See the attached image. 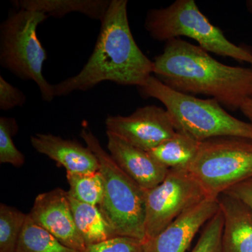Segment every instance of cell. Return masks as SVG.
<instances>
[{"instance_id": "cell-13", "label": "cell", "mask_w": 252, "mask_h": 252, "mask_svg": "<svg viewBox=\"0 0 252 252\" xmlns=\"http://www.w3.org/2000/svg\"><path fill=\"white\" fill-rule=\"evenodd\" d=\"M31 142L36 152L57 162L72 173H93L99 170V162L88 147L52 134L36 133L31 136Z\"/></svg>"}, {"instance_id": "cell-6", "label": "cell", "mask_w": 252, "mask_h": 252, "mask_svg": "<svg viewBox=\"0 0 252 252\" xmlns=\"http://www.w3.org/2000/svg\"><path fill=\"white\" fill-rule=\"evenodd\" d=\"M49 18L39 11L18 9L0 25V64L23 80L35 83L41 99L51 102L54 86L43 74L47 59L45 49L38 38V26Z\"/></svg>"}, {"instance_id": "cell-3", "label": "cell", "mask_w": 252, "mask_h": 252, "mask_svg": "<svg viewBox=\"0 0 252 252\" xmlns=\"http://www.w3.org/2000/svg\"><path fill=\"white\" fill-rule=\"evenodd\" d=\"M139 89L143 95L163 104L177 131L199 142L220 137L252 140V124L230 115L215 99L198 98L173 90L154 75Z\"/></svg>"}, {"instance_id": "cell-27", "label": "cell", "mask_w": 252, "mask_h": 252, "mask_svg": "<svg viewBox=\"0 0 252 252\" xmlns=\"http://www.w3.org/2000/svg\"><path fill=\"white\" fill-rule=\"evenodd\" d=\"M246 6L248 11L252 14V0H248L246 1Z\"/></svg>"}, {"instance_id": "cell-4", "label": "cell", "mask_w": 252, "mask_h": 252, "mask_svg": "<svg viewBox=\"0 0 252 252\" xmlns=\"http://www.w3.org/2000/svg\"><path fill=\"white\" fill-rule=\"evenodd\" d=\"M81 138L97 157L104 182V196L99 205L117 236L145 240V190L129 177L107 153L87 125Z\"/></svg>"}, {"instance_id": "cell-7", "label": "cell", "mask_w": 252, "mask_h": 252, "mask_svg": "<svg viewBox=\"0 0 252 252\" xmlns=\"http://www.w3.org/2000/svg\"><path fill=\"white\" fill-rule=\"evenodd\" d=\"M210 198L252 177V140L220 137L200 142L188 167Z\"/></svg>"}, {"instance_id": "cell-18", "label": "cell", "mask_w": 252, "mask_h": 252, "mask_svg": "<svg viewBox=\"0 0 252 252\" xmlns=\"http://www.w3.org/2000/svg\"><path fill=\"white\" fill-rule=\"evenodd\" d=\"M16 252H80L63 245L28 215Z\"/></svg>"}, {"instance_id": "cell-2", "label": "cell", "mask_w": 252, "mask_h": 252, "mask_svg": "<svg viewBox=\"0 0 252 252\" xmlns=\"http://www.w3.org/2000/svg\"><path fill=\"white\" fill-rule=\"evenodd\" d=\"M153 61L134 39L127 0H111L94 51L80 72L54 84L55 96L86 91L104 81L140 88L153 75Z\"/></svg>"}, {"instance_id": "cell-25", "label": "cell", "mask_w": 252, "mask_h": 252, "mask_svg": "<svg viewBox=\"0 0 252 252\" xmlns=\"http://www.w3.org/2000/svg\"><path fill=\"white\" fill-rule=\"evenodd\" d=\"M224 193L238 199L252 210V177L235 185Z\"/></svg>"}, {"instance_id": "cell-8", "label": "cell", "mask_w": 252, "mask_h": 252, "mask_svg": "<svg viewBox=\"0 0 252 252\" xmlns=\"http://www.w3.org/2000/svg\"><path fill=\"white\" fill-rule=\"evenodd\" d=\"M210 198L187 168L170 169L158 185L145 190V240L155 237L189 209Z\"/></svg>"}, {"instance_id": "cell-21", "label": "cell", "mask_w": 252, "mask_h": 252, "mask_svg": "<svg viewBox=\"0 0 252 252\" xmlns=\"http://www.w3.org/2000/svg\"><path fill=\"white\" fill-rule=\"evenodd\" d=\"M18 126L14 118H0V162L15 167L25 163L24 155L17 148L12 137L18 132Z\"/></svg>"}, {"instance_id": "cell-19", "label": "cell", "mask_w": 252, "mask_h": 252, "mask_svg": "<svg viewBox=\"0 0 252 252\" xmlns=\"http://www.w3.org/2000/svg\"><path fill=\"white\" fill-rule=\"evenodd\" d=\"M68 195L81 203L99 207L104 196V182L99 170L93 173L67 172Z\"/></svg>"}, {"instance_id": "cell-5", "label": "cell", "mask_w": 252, "mask_h": 252, "mask_svg": "<svg viewBox=\"0 0 252 252\" xmlns=\"http://www.w3.org/2000/svg\"><path fill=\"white\" fill-rule=\"evenodd\" d=\"M144 26L155 40L166 42L186 36L198 42L207 52L252 64V51L228 40L194 0H176L166 7L149 10Z\"/></svg>"}, {"instance_id": "cell-12", "label": "cell", "mask_w": 252, "mask_h": 252, "mask_svg": "<svg viewBox=\"0 0 252 252\" xmlns=\"http://www.w3.org/2000/svg\"><path fill=\"white\" fill-rule=\"evenodd\" d=\"M107 149L114 161L144 190L154 188L165 178L170 169L159 163L148 152L107 131Z\"/></svg>"}, {"instance_id": "cell-1", "label": "cell", "mask_w": 252, "mask_h": 252, "mask_svg": "<svg viewBox=\"0 0 252 252\" xmlns=\"http://www.w3.org/2000/svg\"><path fill=\"white\" fill-rule=\"evenodd\" d=\"M153 63L154 77L179 92L210 96L230 110L252 98V67L223 64L180 38L166 41Z\"/></svg>"}, {"instance_id": "cell-24", "label": "cell", "mask_w": 252, "mask_h": 252, "mask_svg": "<svg viewBox=\"0 0 252 252\" xmlns=\"http://www.w3.org/2000/svg\"><path fill=\"white\" fill-rule=\"evenodd\" d=\"M27 97L23 91L0 76V109L9 111L26 104Z\"/></svg>"}, {"instance_id": "cell-22", "label": "cell", "mask_w": 252, "mask_h": 252, "mask_svg": "<svg viewBox=\"0 0 252 252\" xmlns=\"http://www.w3.org/2000/svg\"><path fill=\"white\" fill-rule=\"evenodd\" d=\"M223 218L220 210L205 225L191 252H223L222 233Z\"/></svg>"}, {"instance_id": "cell-20", "label": "cell", "mask_w": 252, "mask_h": 252, "mask_svg": "<svg viewBox=\"0 0 252 252\" xmlns=\"http://www.w3.org/2000/svg\"><path fill=\"white\" fill-rule=\"evenodd\" d=\"M27 216L14 207L0 205V252H16Z\"/></svg>"}, {"instance_id": "cell-9", "label": "cell", "mask_w": 252, "mask_h": 252, "mask_svg": "<svg viewBox=\"0 0 252 252\" xmlns=\"http://www.w3.org/2000/svg\"><path fill=\"white\" fill-rule=\"evenodd\" d=\"M105 126L107 132L146 152L155 148L177 132L167 109L156 105L140 107L126 117L109 115Z\"/></svg>"}, {"instance_id": "cell-11", "label": "cell", "mask_w": 252, "mask_h": 252, "mask_svg": "<svg viewBox=\"0 0 252 252\" xmlns=\"http://www.w3.org/2000/svg\"><path fill=\"white\" fill-rule=\"evenodd\" d=\"M220 210L217 198H207L176 219L154 238L143 242L144 252H186L200 228Z\"/></svg>"}, {"instance_id": "cell-10", "label": "cell", "mask_w": 252, "mask_h": 252, "mask_svg": "<svg viewBox=\"0 0 252 252\" xmlns=\"http://www.w3.org/2000/svg\"><path fill=\"white\" fill-rule=\"evenodd\" d=\"M29 216L68 248L82 252L86 248L73 216L67 191L57 188L36 197Z\"/></svg>"}, {"instance_id": "cell-15", "label": "cell", "mask_w": 252, "mask_h": 252, "mask_svg": "<svg viewBox=\"0 0 252 252\" xmlns=\"http://www.w3.org/2000/svg\"><path fill=\"white\" fill-rule=\"evenodd\" d=\"M11 2L18 9L39 11L49 17L61 18L77 12L101 23L111 0H15Z\"/></svg>"}, {"instance_id": "cell-17", "label": "cell", "mask_w": 252, "mask_h": 252, "mask_svg": "<svg viewBox=\"0 0 252 252\" xmlns=\"http://www.w3.org/2000/svg\"><path fill=\"white\" fill-rule=\"evenodd\" d=\"M200 142L184 132H177L149 151L159 163L168 169L187 168L196 155Z\"/></svg>"}, {"instance_id": "cell-14", "label": "cell", "mask_w": 252, "mask_h": 252, "mask_svg": "<svg viewBox=\"0 0 252 252\" xmlns=\"http://www.w3.org/2000/svg\"><path fill=\"white\" fill-rule=\"evenodd\" d=\"M223 218V252H252V210L238 199L223 193L217 197Z\"/></svg>"}, {"instance_id": "cell-23", "label": "cell", "mask_w": 252, "mask_h": 252, "mask_svg": "<svg viewBox=\"0 0 252 252\" xmlns=\"http://www.w3.org/2000/svg\"><path fill=\"white\" fill-rule=\"evenodd\" d=\"M81 252H144L143 242L127 236H117L94 245Z\"/></svg>"}, {"instance_id": "cell-26", "label": "cell", "mask_w": 252, "mask_h": 252, "mask_svg": "<svg viewBox=\"0 0 252 252\" xmlns=\"http://www.w3.org/2000/svg\"><path fill=\"white\" fill-rule=\"evenodd\" d=\"M240 110L243 112L244 115L248 118L249 120L250 121V123L252 124V98L245 100L242 107H240Z\"/></svg>"}, {"instance_id": "cell-16", "label": "cell", "mask_w": 252, "mask_h": 252, "mask_svg": "<svg viewBox=\"0 0 252 252\" xmlns=\"http://www.w3.org/2000/svg\"><path fill=\"white\" fill-rule=\"evenodd\" d=\"M68 196L74 221L86 246L117 237L99 207Z\"/></svg>"}]
</instances>
